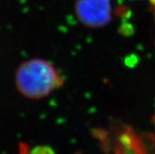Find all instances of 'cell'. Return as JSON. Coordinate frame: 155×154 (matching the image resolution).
<instances>
[{"label": "cell", "instance_id": "obj_2", "mask_svg": "<svg viewBox=\"0 0 155 154\" xmlns=\"http://www.w3.org/2000/svg\"><path fill=\"white\" fill-rule=\"evenodd\" d=\"M74 12L78 21L90 28H103L112 20L110 0H76Z\"/></svg>", "mask_w": 155, "mask_h": 154}, {"label": "cell", "instance_id": "obj_7", "mask_svg": "<svg viewBox=\"0 0 155 154\" xmlns=\"http://www.w3.org/2000/svg\"><path fill=\"white\" fill-rule=\"evenodd\" d=\"M154 45H155V39H154Z\"/></svg>", "mask_w": 155, "mask_h": 154}, {"label": "cell", "instance_id": "obj_1", "mask_svg": "<svg viewBox=\"0 0 155 154\" xmlns=\"http://www.w3.org/2000/svg\"><path fill=\"white\" fill-rule=\"evenodd\" d=\"M63 78L49 61L31 58L22 62L15 73V85L20 94L29 99H42L62 86Z\"/></svg>", "mask_w": 155, "mask_h": 154}, {"label": "cell", "instance_id": "obj_3", "mask_svg": "<svg viewBox=\"0 0 155 154\" xmlns=\"http://www.w3.org/2000/svg\"><path fill=\"white\" fill-rule=\"evenodd\" d=\"M20 154H29V152H28V149L26 148L25 146H21Z\"/></svg>", "mask_w": 155, "mask_h": 154}, {"label": "cell", "instance_id": "obj_5", "mask_svg": "<svg viewBox=\"0 0 155 154\" xmlns=\"http://www.w3.org/2000/svg\"><path fill=\"white\" fill-rule=\"evenodd\" d=\"M153 123H154V126H155V116H153Z\"/></svg>", "mask_w": 155, "mask_h": 154}, {"label": "cell", "instance_id": "obj_4", "mask_svg": "<svg viewBox=\"0 0 155 154\" xmlns=\"http://www.w3.org/2000/svg\"><path fill=\"white\" fill-rule=\"evenodd\" d=\"M33 154H53V152H48L47 149H45L44 150H42V151H41V149H39V151H36V152Z\"/></svg>", "mask_w": 155, "mask_h": 154}, {"label": "cell", "instance_id": "obj_6", "mask_svg": "<svg viewBox=\"0 0 155 154\" xmlns=\"http://www.w3.org/2000/svg\"><path fill=\"white\" fill-rule=\"evenodd\" d=\"M151 2H152V3L153 4V5H155V0H151Z\"/></svg>", "mask_w": 155, "mask_h": 154}]
</instances>
